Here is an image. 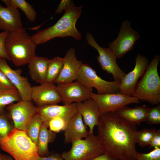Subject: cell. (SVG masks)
<instances>
[{"label": "cell", "instance_id": "obj_1", "mask_svg": "<svg viewBox=\"0 0 160 160\" xmlns=\"http://www.w3.org/2000/svg\"><path fill=\"white\" fill-rule=\"evenodd\" d=\"M97 126L103 153L118 160H136V124L113 112L101 114Z\"/></svg>", "mask_w": 160, "mask_h": 160}, {"label": "cell", "instance_id": "obj_2", "mask_svg": "<svg viewBox=\"0 0 160 160\" xmlns=\"http://www.w3.org/2000/svg\"><path fill=\"white\" fill-rule=\"evenodd\" d=\"M82 7V6L76 7L74 4L71 6L55 24L31 36L34 43L37 45L55 38L68 36L80 40L81 34L76 29V24L81 15Z\"/></svg>", "mask_w": 160, "mask_h": 160}, {"label": "cell", "instance_id": "obj_3", "mask_svg": "<svg viewBox=\"0 0 160 160\" xmlns=\"http://www.w3.org/2000/svg\"><path fill=\"white\" fill-rule=\"evenodd\" d=\"M5 44L11 61L16 66L28 64L36 56L37 45L23 28L8 32Z\"/></svg>", "mask_w": 160, "mask_h": 160}, {"label": "cell", "instance_id": "obj_4", "mask_svg": "<svg viewBox=\"0 0 160 160\" xmlns=\"http://www.w3.org/2000/svg\"><path fill=\"white\" fill-rule=\"evenodd\" d=\"M1 148L14 160H39L37 145L27 136L25 131L15 128L2 138Z\"/></svg>", "mask_w": 160, "mask_h": 160}, {"label": "cell", "instance_id": "obj_5", "mask_svg": "<svg viewBox=\"0 0 160 160\" xmlns=\"http://www.w3.org/2000/svg\"><path fill=\"white\" fill-rule=\"evenodd\" d=\"M160 60L158 55L152 60L143 77L137 82L132 96L153 105H159L160 103V77L158 71Z\"/></svg>", "mask_w": 160, "mask_h": 160}, {"label": "cell", "instance_id": "obj_6", "mask_svg": "<svg viewBox=\"0 0 160 160\" xmlns=\"http://www.w3.org/2000/svg\"><path fill=\"white\" fill-rule=\"evenodd\" d=\"M72 144L70 150L61 154L64 160H91L103 153L97 137L93 134Z\"/></svg>", "mask_w": 160, "mask_h": 160}, {"label": "cell", "instance_id": "obj_7", "mask_svg": "<svg viewBox=\"0 0 160 160\" xmlns=\"http://www.w3.org/2000/svg\"><path fill=\"white\" fill-rule=\"evenodd\" d=\"M76 80L87 87L95 88L98 94L114 93L120 91V83L102 79L98 76L95 70L87 63L81 65Z\"/></svg>", "mask_w": 160, "mask_h": 160}, {"label": "cell", "instance_id": "obj_8", "mask_svg": "<svg viewBox=\"0 0 160 160\" xmlns=\"http://www.w3.org/2000/svg\"><path fill=\"white\" fill-rule=\"evenodd\" d=\"M86 39L88 44L98 52L99 55L97 57V59L102 70L108 74H112L114 81L120 83L126 73L117 65L116 62L117 58L112 51L109 48L100 47L90 33L86 34Z\"/></svg>", "mask_w": 160, "mask_h": 160}, {"label": "cell", "instance_id": "obj_9", "mask_svg": "<svg viewBox=\"0 0 160 160\" xmlns=\"http://www.w3.org/2000/svg\"><path fill=\"white\" fill-rule=\"evenodd\" d=\"M90 97L97 103L101 114L116 112L127 105L140 102L137 98L126 95L119 92L103 95L92 92Z\"/></svg>", "mask_w": 160, "mask_h": 160}, {"label": "cell", "instance_id": "obj_10", "mask_svg": "<svg viewBox=\"0 0 160 160\" xmlns=\"http://www.w3.org/2000/svg\"><path fill=\"white\" fill-rule=\"evenodd\" d=\"M140 37L138 33L130 28V22L126 20L123 22L117 38L108 46L117 58H120L133 49Z\"/></svg>", "mask_w": 160, "mask_h": 160}, {"label": "cell", "instance_id": "obj_11", "mask_svg": "<svg viewBox=\"0 0 160 160\" xmlns=\"http://www.w3.org/2000/svg\"><path fill=\"white\" fill-rule=\"evenodd\" d=\"M57 90L63 105L83 102L90 98L92 88L87 87L78 80L57 84Z\"/></svg>", "mask_w": 160, "mask_h": 160}, {"label": "cell", "instance_id": "obj_12", "mask_svg": "<svg viewBox=\"0 0 160 160\" xmlns=\"http://www.w3.org/2000/svg\"><path fill=\"white\" fill-rule=\"evenodd\" d=\"M14 123L15 128L25 131L28 123L37 113V107L32 101L21 100L6 108Z\"/></svg>", "mask_w": 160, "mask_h": 160}, {"label": "cell", "instance_id": "obj_13", "mask_svg": "<svg viewBox=\"0 0 160 160\" xmlns=\"http://www.w3.org/2000/svg\"><path fill=\"white\" fill-rule=\"evenodd\" d=\"M0 70L17 90L22 100L32 101V87L28 78L21 75V69H12L8 64L6 59L0 57Z\"/></svg>", "mask_w": 160, "mask_h": 160}, {"label": "cell", "instance_id": "obj_14", "mask_svg": "<svg viewBox=\"0 0 160 160\" xmlns=\"http://www.w3.org/2000/svg\"><path fill=\"white\" fill-rule=\"evenodd\" d=\"M133 69L122 78L120 84L119 92L126 95L132 96L139 78L143 76L148 65V60L145 56L138 54L135 58Z\"/></svg>", "mask_w": 160, "mask_h": 160}, {"label": "cell", "instance_id": "obj_15", "mask_svg": "<svg viewBox=\"0 0 160 160\" xmlns=\"http://www.w3.org/2000/svg\"><path fill=\"white\" fill-rule=\"evenodd\" d=\"M36 112L39 115L42 123L48 127L50 121L57 117L63 118L68 122L77 112L75 103L67 105L57 104L37 107Z\"/></svg>", "mask_w": 160, "mask_h": 160}, {"label": "cell", "instance_id": "obj_16", "mask_svg": "<svg viewBox=\"0 0 160 160\" xmlns=\"http://www.w3.org/2000/svg\"><path fill=\"white\" fill-rule=\"evenodd\" d=\"M31 99L37 107L57 104L62 102L54 83L45 82L32 87Z\"/></svg>", "mask_w": 160, "mask_h": 160}, {"label": "cell", "instance_id": "obj_17", "mask_svg": "<svg viewBox=\"0 0 160 160\" xmlns=\"http://www.w3.org/2000/svg\"><path fill=\"white\" fill-rule=\"evenodd\" d=\"M83 62L78 60L74 48L69 49L63 58V66L60 73L54 82L57 84L70 83L76 80L78 72Z\"/></svg>", "mask_w": 160, "mask_h": 160}, {"label": "cell", "instance_id": "obj_18", "mask_svg": "<svg viewBox=\"0 0 160 160\" xmlns=\"http://www.w3.org/2000/svg\"><path fill=\"white\" fill-rule=\"evenodd\" d=\"M76 104L77 112L81 115L84 124L89 127V134H93L94 128L97 126L101 115L97 103L90 98Z\"/></svg>", "mask_w": 160, "mask_h": 160}, {"label": "cell", "instance_id": "obj_19", "mask_svg": "<svg viewBox=\"0 0 160 160\" xmlns=\"http://www.w3.org/2000/svg\"><path fill=\"white\" fill-rule=\"evenodd\" d=\"M23 28L18 9L11 5L4 7L0 3V30L9 32Z\"/></svg>", "mask_w": 160, "mask_h": 160}, {"label": "cell", "instance_id": "obj_20", "mask_svg": "<svg viewBox=\"0 0 160 160\" xmlns=\"http://www.w3.org/2000/svg\"><path fill=\"white\" fill-rule=\"evenodd\" d=\"M64 143H73L89 134L81 115L78 112L68 121L64 131Z\"/></svg>", "mask_w": 160, "mask_h": 160}, {"label": "cell", "instance_id": "obj_21", "mask_svg": "<svg viewBox=\"0 0 160 160\" xmlns=\"http://www.w3.org/2000/svg\"><path fill=\"white\" fill-rule=\"evenodd\" d=\"M49 59L36 56L28 63L29 74L36 82L41 84L46 82Z\"/></svg>", "mask_w": 160, "mask_h": 160}, {"label": "cell", "instance_id": "obj_22", "mask_svg": "<svg viewBox=\"0 0 160 160\" xmlns=\"http://www.w3.org/2000/svg\"><path fill=\"white\" fill-rule=\"evenodd\" d=\"M150 108L145 105L132 108L125 106L116 112L125 119L136 125L139 124L146 121Z\"/></svg>", "mask_w": 160, "mask_h": 160}, {"label": "cell", "instance_id": "obj_23", "mask_svg": "<svg viewBox=\"0 0 160 160\" xmlns=\"http://www.w3.org/2000/svg\"><path fill=\"white\" fill-rule=\"evenodd\" d=\"M48 127L42 123L37 144L40 156H47L50 155L48 144L53 142L56 137V133L48 129Z\"/></svg>", "mask_w": 160, "mask_h": 160}, {"label": "cell", "instance_id": "obj_24", "mask_svg": "<svg viewBox=\"0 0 160 160\" xmlns=\"http://www.w3.org/2000/svg\"><path fill=\"white\" fill-rule=\"evenodd\" d=\"M21 100L20 94L16 89L0 90V115L7 112V106Z\"/></svg>", "mask_w": 160, "mask_h": 160}, {"label": "cell", "instance_id": "obj_25", "mask_svg": "<svg viewBox=\"0 0 160 160\" xmlns=\"http://www.w3.org/2000/svg\"><path fill=\"white\" fill-rule=\"evenodd\" d=\"M63 66V58L57 57L49 60L46 82L54 83L59 75Z\"/></svg>", "mask_w": 160, "mask_h": 160}, {"label": "cell", "instance_id": "obj_26", "mask_svg": "<svg viewBox=\"0 0 160 160\" xmlns=\"http://www.w3.org/2000/svg\"><path fill=\"white\" fill-rule=\"evenodd\" d=\"M42 124V121L39 115L36 113L28 123L25 130L27 136L36 145Z\"/></svg>", "mask_w": 160, "mask_h": 160}, {"label": "cell", "instance_id": "obj_27", "mask_svg": "<svg viewBox=\"0 0 160 160\" xmlns=\"http://www.w3.org/2000/svg\"><path fill=\"white\" fill-rule=\"evenodd\" d=\"M11 5L19 9L25 14L30 22H34L37 17V13L33 6L25 0H10Z\"/></svg>", "mask_w": 160, "mask_h": 160}, {"label": "cell", "instance_id": "obj_28", "mask_svg": "<svg viewBox=\"0 0 160 160\" xmlns=\"http://www.w3.org/2000/svg\"><path fill=\"white\" fill-rule=\"evenodd\" d=\"M156 131L153 128H145L140 131L137 130L135 135L136 143L142 147L149 145L151 140Z\"/></svg>", "mask_w": 160, "mask_h": 160}, {"label": "cell", "instance_id": "obj_29", "mask_svg": "<svg viewBox=\"0 0 160 160\" xmlns=\"http://www.w3.org/2000/svg\"><path fill=\"white\" fill-rule=\"evenodd\" d=\"M14 128L13 121L7 111L5 113L0 115V142L2 138L11 132Z\"/></svg>", "mask_w": 160, "mask_h": 160}, {"label": "cell", "instance_id": "obj_30", "mask_svg": "<svg viewBox=\"0 0 160 160\" xmlns=\"http://www.w3.org/2000/svg\"><path fill=\"white\" fill-rule=\"evenodd\" d=\"M148 124H160V105L150 108L148 113L146 120Z\"/></svg>", "mask_w": 160, "mask_h": 160}, {"label": "cell", "instance_id": "obj_31", "mask_svg": "<svg viewBox=\"0 0 160 160\" xmlns=\"http://www.w3.org/2000/svg\"><path fill=\"white\" fill-rule=\"evenodd\" d=\"M68 122L62 118L57 117L51 120L49 123V129L55 133H58L61 131H65Z\"/></svg>", "mask_w": 160, "mask_h": 160}, {"label": "cell", "instance_id": "obj_32", "mask_svg": "<svg viewBox=\"0 0 160 160\" xmlns=\"http://www.w3.org/2000/svg\"><path fill=\"white\" fill-rule=\"evenodd\" d=\"M136 160H160V148L155 147L147 153L137 152Z\"/></svg>", "mask_w": 160, "mask_h": 160}, {"label": "cell", "instance_id": "obj_33", "mask_svg": "<svg viewBox=\"0 0 160 160\" xmlns=\"http://www.w3.org/2000/svg\"><path fill=\"white\" fill-rule=\"evenodd\" d=\"M6 31L0 33V57H2L9 61L11 59L5 49V41L8 33Z\"/></svg>", "mask_w": 160, "mask_h": 160}, {"label": "cell", "instance_id": "obj_34", "mask_svg": "<svg viewBox=\"0 0 160 160\" xmlns=\"http://www.w3.org/2000/svg\"><path fill=\"white\" fill-rule=\"evenodd\" d=\"M15 89V87L0 70V90Z\"/></svg>", "mask_w": 160, "mask_h": 160}, {"label": "cell", "instance_id": "obj_35", "mask_svg": "<svg viewBox=\"0 0 160 160\" xmlns=\"http://www.w3.org/2000/svg\"><path fill=\"white\" fill-rule=\"evenodd\" d=\"M73 4L72 0H62L55 10L54 15L61 13L63 10L65 11L68 8Z\"/></svg>", "mask_w": 160, "mask_h": 160}, {"label": "cell", "instance_id": "obj_36", "mask_svg": "<svg viewBox=\"0 0 160 160\" xmlns=\"http://www.w3.org/2000/svg\"><path fill=\"white\" fill-rule=\"evenodd\" d=\"M149 145L151 148H160V130L156 131L150 142Z\"/></svg>", "mask_w": 160, "mask_h": 160}, {"label": "cell", "instance_id": "obj_37", "mask_svg": "<svg viewBox=\"0 0 160 160\" xmlns=\"http://www.w3.org/2000/svg\"><path fill=\"white\" fill-rule=\"evenodd\" d=\"M39 160H64L61 155L53 153L47 156H40Z\"/></svg>", "mask_w": 160, "mask_h": 160}, {"label": "cell", "instance_id": "obj_38", "mask_svg": "<svg viewBox=\"0 0 160 160\" xmlns=\"http://www.w3.org/2000/svg\"><path fill=\"white\" fill-rule=\"evenodd\" d=\"M91 160H118L115 159L108 155L103 153L95 157Z\"/></svg>", "mask_w": 160, "mask_h": 160}, {"label": "cell", "instance_id": "obj_39", "mask_svg": "<svg viewBox=\"0 0 160 160\" xmlns=\"http://www.w3.org/2000/svg\"><path fill=\"white\" fill-rule=\"evenodd\" d=\"M0 160H14V159L10 155L0 153Z\"/></svg>", "mask_w": 160, "mask_h": 160}]
</instances>
